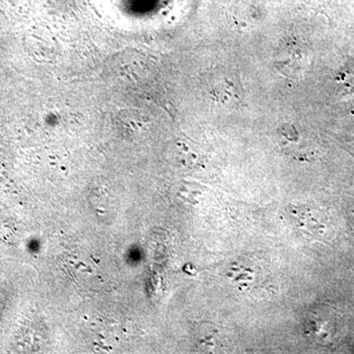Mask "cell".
Wrapping results in <instances>:
<instances>
[{
    "instance_id": "obj_1",
    "label": "cell",
    "mask_w": 354,
    "mask_h": 354,
    "mask_svg": "<svg viewBox=\"0 0 354 354\" xmlns=\"http://www.w3.org/2000/svg\"><path fill=\"white\" fill-rule=\"evenodd\" d=\"M337 82L346 94L354 93V60L344 67L339 74Z\"/></svg>"
},
{
    "instance_id": "obj_2",
    "label": "cell",
    "mask_w": 354,
    "mask_h": 354,
    "mask_svg": "<svg viewBox=\"0 0 354 354\" xmlns=\"http://www.w3.org/2000/svg\"><path fill=\"white\" fill-rule=\"evenodd\" d=\"M344 145L351 155L354 156V139L344 140Z\"/></svg>"
}]
</instances>
